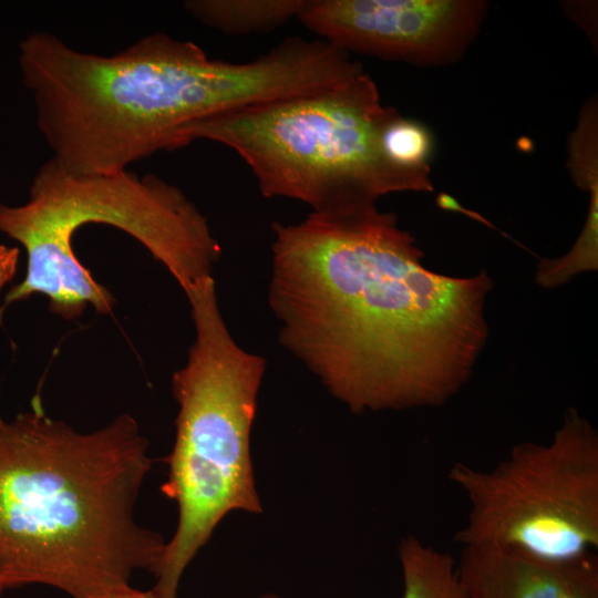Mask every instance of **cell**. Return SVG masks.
<instances>
[{"label": "cell", "instance_id": "4fadbf2b", "mask_svg": "<svg viewBox=\"0 0 598 598\" xmlns=\"http://www.w3.org/2000/svg\"><path fill=\"white\" fill-rule=\"evenodd\" d=\"M20 250L0 244V292L13 279L19 264ZM6 308L0 306V326L2 324Z\"/></svg>", "mask_w": 598, "mask_h": 598}, {"label": "cell", "instance_id": "2e32d148", "mask_svg": "<svg viewBox=\"0 0 598 598\" xmlns=\"http://www.w3.org/2000/svg\"><path fill=\"white\" fill-rule=\"evenodd\" d=\"M258 598H281V597L278 596L277 594H264Z\"/></svg>", "mask_w": 598, "mask_h": 598}, {"label": "cell", "instance_id": "5b68a950", "mask_svg": "<svg viewBox=\"0 0 598 598\" xmlns=\"http://www.w3.org/2000/svg\"><path fill=\"white\" fill-rule=\"evenodd\" d=\"M195 338L172 377L178 404L175 442L163 493L178 522L154 569L152 588L176 598L181 578L229 512L260 513L250 458V431L266 359L243 349L223 318L213 277L186 293Z\"/></svg>", "mask_w": 598, "mask_h": 598}, {"label": "cell", "instance_id": "52a82bcc", "mask_svg": "<svg viewBox=\"0 0 598 598\" xmlns=\"http://www.w3.org/2000/svg\"><path fill=\"white\" fill-rule=\"evenodd\" d=\"M447 478L470 504L454 540L550 560L598 548V433L569 408L547 443L522 442L488 470L454 463Z\"/></svg>", "mask_w": 598, "mask_h": 598}, {"label": "cell", "instance_id": "9c48e42d", "mask_svg": "<svg viewBox=\"0 0 598 598\" xmlns=\"http://www.w3.org/2000/svg\"><path fill=\"white\" fill-rule=\"evenodd\" d=\"M457 570L465 598H598V559L550 561L512 548L462 547Z\"/></svg>", "mask_w": 598, "mask_h": 598}, {"label": "cell", "instance_id": "9a60e30c", "mask_svg": "<svg viewBox=\"0 0 598 598\" xmlns=\"http://www.w3.org/2000/svg\"><path fill=\"white\" fill-rule=\"evenodd\" d=\"M100 598H162L153 589L143 591L135 589L133 587L126 586L124 588L112 591L107 595H104Z\"/></svg>", "mask_w": 598, "mask_h": 598}, {"label": "cell", "instance_id": "ba28073f", "mask_svg": "<svg viewBox=\"0 0 598 598\" xmlns=\"http://www.w3.org/2000/svg\"><path fill=\"white\" fill-rule=\"evenodd\" d=\"M487 7L478 0H307L297 18L347 53L436 65L463 55Z\"/></svg>", "mask_w": 598, "mask_h": 598}, {"label": "cell", "instance_id": "7c38bea8", "mask_svg": "<svg viewBox=\"0 0 598 598\" xmlns=\"http://www.w3.org/2000/svg\"><path fill=\"white\" fill-rule=\"evenodd\" d=\"M383 148L389 159L399 167L430 168L427 159L432 148L431 135L423 125L400 113L384 130Z\"/></svg>", "mask_w": 598, "mask_h": 598}, {"label": "cell", "instance_id": "30bf717a", "mask_svg": "<svg viewBox=\"0 0 598 598\" xmlns=\"http://www.w3.org/2000/svg\"><path fill=\"white\" fill-rule=\"evenodd\" d=\"M307 0H190L185 10L226 34L272 31L297 18Z\"/></svg>", "mask_w": 598, "mask_h": 598}, {"label": "cell", "instance_id": "8992f818", "mask_svg": "<svg viewBox=\"0 0 598 598\" xmlns=\"http://www.w3.org/2000/svg\"><path fill=\"white\" fill-rule=\"evenodd\" d=\"M399 111L385 106L364 71L332 87L245 107L187 125L195 140L235 151L266 197L308 204L312 212L374 205L383 195L432 192L430 168L393 164L383 133Z\"/></svg>", "mask_w": 598, "mask_h": 598}, {"label": "cell", "instance_id": "7a4b0ae2", "mask_svg": "<svg viewBox=\"0 0 598 598\" xmlns=\"http://www.w3.org/2000/svg\"><path fill=\"white\" fill-rule=\"evenodd\" d=\"M152 466L128 413L93 431L48 415L37 396L0 414V579L100 598L154 571L166 542L137 522Z\"/></svg>", "mask_w": 598, "mask_h": 598}, {"label": "cell", "instance_id": "6da1fadb", "mask_svg": "<svg viewBox=\"0 0 598 598\" xmlns=\"http://www.w3.org/2000/svg\"><path fill=\"white\" fill-rule=\"evenodd\" d=\"M272 230L279 341L351 411L436 408L468 382L489 334L487 271L426 268L415 238L375 204Z\"/></svg>", "mask_w": 598, "mask_h": 598}, {"label": "cell", "instance_id": "8fae6325", "mask_svg": "<svg viewBox=\"0 0 598 598\" xmlns=\"http://www.w3.org/2000/svg\"><path fill=\"white\" fill-rule=\"evenodd\" d=\"M402 569L401 598H465L457 561L414 536L402 538L398 547Z\"/></svg>", "mask_w": 598, "mask_h": 598}, {"label": "cell", "instance_id": "5bb4252c", "mask_svg": "<svg viewBox=\"0 0 598 598\" xmlns=\"http://www.w3.org/2000/svg\"><path fill=\"white\" fill-rule=\"evenodd\" d=\"M436 205L439 207H441L442 209H445V210H453V212L463 213V214L470 216L471 218L480 220L481 223H483V224H485V225H487V226H489L492 228H495L492 224H489L488 220L483 218L480 214L462 207L457 203V200L455 198H453L452 196H450V195H447L445 193L439 194V196L436 197Z\"/></svg>", "mask_w": 598, "mask_h": 598}, {"label": "cell", "instance_id": "277c9868", "mask_svg": "<svg viewBox=\"0 0 598 598\" xmlns=\"http://www.w3.org/2000/svg\"><path fill=\"white\" fill-rule=\"evenodd\" d=\"M87 224H105L136 239L177 281L184 293L213 277L221 249L206 217L176 186L148 174L75 175L50 158L32 179L19 206L0 203V233L27 255L23 279L4 296L3 306L34 295L49 300L65 320L93 307L112 313L115 297L79 260L72 246Z\"/></svg>", "mask_w": 598, "mask_h": 598}, {"label": "cell", "instance_id": "3957f363", "mask_svg": "<svg viewBox=\"0 0 598 598\" xmlns=\"http://www.w3.org/2000/svg\"><path fill=\"white\" fill-rule=\"evenodd\" d=\"M19 63L51 158L75 175L127 171L154 153L181 148L187 125L272 93L264 60L210 59L194 42L161 32L113 55L33 32L21 41Z\"/></svg>", "mask_w": 598, "mask_h": 598}, {"label": "cell", "instance_id": "e0dca14e", "mask_svg": "<svg viewBox=\"0 0 598 598\" xmlns=\"http://www.w3.org/2000/svg\"><path fill=\"white\" fill-rule=\"evenodd\" d=\"M6 590L3 582L0 579V595Z\"/></svg>", "mask_w": 598, "mask_h": 598}]
</instances>
